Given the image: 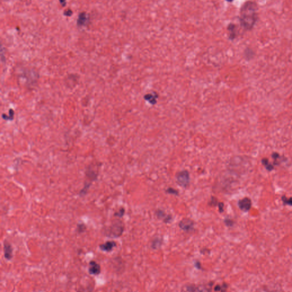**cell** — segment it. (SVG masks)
<instances>
[{"label": "cell", "mask_w": 292, "mask_h": 292, "mask_svg": "<svg viewBox=\"0 0 292 292\" xmlns=\"http://www.w3.org/2000/svg\"><path fill=\"white\" fill-rule=\"evenodd\" d=\"M219 203V202H218V201H217V200L216 199V198H215L214 197H212L211 200H210V204L211 205H213V206H216V205H217L218 206Z\"/></svg>", "instance_id": "603a6c76"}, {"label": "cell", "mask_w": 292, "mask_h": 292, "mask_svg": "<svg viewBox=\"0 0 292 292\" xmlns=\"http://www.w3.org/2000/svg\"><path fill=\"white\" fill-rule=\"evenodd\" d=\"M88 18L87 15L85 13H81L79 15L78 20H77V23L78 25H85L87 21Z\"/></svg>", "instance_id": "5bb4252c"}, {"label": "cell", "mask_w": 292, "mask_h": 292, "mask_svg": "<svg viewBox=\"0 0 292 292\" xmlns=\"http://www.w3.org/2000/svg\"><path fill=\"white\" fill-rule=\"evenodd\" d=\"M181 292H204V291L195 285L187 284L182 288Z\"/></svg>", "instance_id": "9c48e42d"}, {"label": "cell", "mask_w": 292, "mask_h": 292, "mask_svg": "<svg viewBox=\"0 0 292 292\" xmlns=\"http://www.w3.org/2000/svg\"><path fill=\"white\" fill-rule=\"evenodd\" d=\"M176 178L177 183L182 187H187L189 183V174L187 170H183L177 173Z\"/></svg>", "instance_id": "3957f363"}, {"label": "cell", "mask_w": 292, "mask_h": 292, "mask_svg": "<svg viewBox=\"0 0 292 292\" xmlns=\"http://www.w3.org/2000/svg\"><path fill=\"white\" fill-rule=\"evenodd\" d=\"M166 192H167L168 193H170V194L174 195H179V192L172 188H168L166 190Z\"/></svg>", "instance_id": "44dd1931"}, {"label": "cell", "mask_w": 292, "mask_h": 292, "mask_svg": "<svg viewBox=\"0 0 292 292\" xmlns=\"http://www.w3.org/2000/svg\"><path fill=\"white\" fill-rule=\"evenodd\" d=\"M161 245H162V240L159 238H156L152 241L151 246L153 249H157L158 247H160Z\"/></svg>", "instance_id": "2e32d148"}, {"label": "cell", "mask_w": 292, "mask_h": 292, "mask_svg": "<svg viewBox=\"0 0 292 292\" xmlns=\"http://www.w3.org/2000/svg\"><path fill=\"white\" fill-rule=\"evenodd\" d=\"M228 30L229 32V37L231 39L233 40L236 37V25L234 23H230L228 26Z\"/></svg>", "instance_id": "4fadbf2b"}, {"label": "cell", "mask_w": 292, "mask_h": 292, "mask_svg": "<svg viewBox=\"0 0 292 292\" xmlns=\"http://www.w3.org/2000/svg\"><path fill=\"white\" fill-rule=\"evenodd\" d=\"M125 226L120 220H116L105 231L106 236L111 238H117L122 235L124 232Z\"/></svg>", "instance_id": "7a4b0ae2"}, {"label": "cell", "mask_w": 292, "mask_h": 292, "mask_svg": "<svg viewBox=\"0 0 292 292\" xmlns=\"http://www.w3.org/2000/svg\"><path fill=\"white\" fill-rule=\"evenodd\" d=\"M238 206L241 210L248 212L251 208L252 201L249 198H244L239 201Z\"/></svg>", "instance_id": "8992f818"}, {"label": "cell", "mask_w": 292, "mask_h": 292, "mask_svg": "<svg viewBox=\"0 0 292 292\" xmlns=\"http://www.w3.org/2000/svg\"><path fill=\"white\" fill-rule=\"evenodd\" d=\"M195 267L198 268V269H201V264L199 262V261H196L195 262Z\"/></svg>", "instance_id": "83f0119b"}, {"label": "cell", "mask_w": 292, "mask_h": 292, "mask_svg": "<svg viewBox=\"0 0 292 292\" xmlns=\"http://www.w3.org/2000/svg\"><path fill=\"white\" fill-rule=\"evenodd\" d=\"M93 286L91 285L87 286L86 287H81L79 288L77 292H92L93 291Z\"/></svg>", "instance_id": "ac0fdd59"}, {"label": "cell", "mask_w": 292, "mask_h": 292, "mask_svg": "<svg viewBox=\"0 0 292 292\" xmlns=\"http://www.w3.org/2000/svg\"><path fill=\"white\" fill-rule=\"evenodd\" d=\"M272 158L274 160V165H279V163L277 162V159H279L280 158V155L277 153V152H273L272 154Z\"/></svg>", "instance_id": "ffe728a7"}, {"label": "cell", "mask_w": 292, "mask_h": 292, "mask_svg": "<svg viewBox=\"0 0 292 292\" xmlns=\"http://www.w3.org/2000/svg\"><path fill=\"white\" fill-rule=\"evenodd\" d=\"M179 226L184 231L190 232L194 228V222L188 218H185L180 222Z\"/></svg>", "instance_id": "277c9868"}, {"label": "cell", "mask_w": 292, "mask_h": 292, "mask_svg": "<svg viewBox=\"0 0 292 292\" xmlns=\"http://www.w3.org/2000/svg\"><path fill=\"white\" fill-rule=\"evenodd\" d=\"M224 222L227 227H232L234 225V221L229 219H225L224 220Z\"/></svg>", "instance_id": "cb8c5ba5"}, {"label": "cell", "mask_w": 292, "mask_h": 292, "mask_svg": "<svg viewBox=\"0 0 292 292\" xmlns=\"http://www.w3.org/2000/svg\"><path fill=\"white\" fill-rule=\"evenodd\" d=\"M89 273L90 274L98 276L101 273V267L95 261H91L89 262Z\"/></svg>", "instance_id": "52a82bcc"}, {"label": "cell", "mask_w": 292, "mask_h": 292, "mask_svg": "<svg viewBox=\"0 0 292 292\" xmlns=\"http://www.w3.org/2000/svg\"><path fill=\"white\" fill-rule=\"evenodd\" d=\"M281 200L284 205L292 206V197L288 198L285 196H282L281 198Z\"/></svg>", "instance_id": "e0dca14e"}, {"label": "cell", "mask_w": 292, "mask_h": 292, "mask_svg": "<svg viewBox=\"0 0 292 292\" xmlns=\"http://www.w3.org/2000/svg\"><path fill=\"white\" fill-rule=\"evenodd\" d=\"M156 216L158 219L162 220L164 222H165V223L170 222L172 220V216L166 214L163 210H156Z\"/></svg>", "instance_id": "8fae6325"}, {"label": "cell", "mask_w": 292, "mask_h": 292, "mask_svg": "<svg viewBox=\"0 0 292 292\" xmlns=\"http://www.w3.org/2000/svg\"><path fill=\"white\" fill-rule=\"evenodd\" d=\"M86 230V227L84 224L81 223V224H78L77 225V231L78 234L83 233L84 232H85Z\"/></svg>", "instance_id": "d6986e66"}, {"label": "cell", "mask_w": 292, "mask_h": 292, "mask_svg": "<svg viewBox=\"0 0 292 292\" xmlns=\"http://www.w3.org/2000/svg\"><path fill=\"white\" fill-rule=\"evenodd\" d=\"M261 163L262 165L265 167V168L268 171H272V170H274V167L273 165L270 163L269 160L267 158H264L261 160Z\"/></svg>", "instance_id": "9a60e30c"}, {"label": "cell", "mask_w": 292, "mask_h": 292, "mask_svg": "<svg viewBox=\"0 0 292 292\" xmlns=\"http://www.w3.org/2000/svg\"><path fill=\"white\" fill-rule=\"evenodd\" d=\"M258 8L255 2L247 1L241 6L240 11L239 21L243 28L250 30L258 20Z\"/></svg>", "instance_id": "6da1fadb"}, {"label": "cell", "mask_w": 292, "mask_h": 292, "mask_svg": "<svg viewBox=\"0 0 292 292\" xmlns=\"http://www.w3.org/2000/svg\"><path fill=\"white\" fill-rule=\"evenodd\" d=\"M218 207H219V209L220 212L222 213V212L224 211V204H223V203L219 202Z\"/></svg>", "instance_id": "484cf974"}, {"label": "cell", "mask_w": 292, "mask_h": 292, "mask_svg": "<svg viewBox=\"0 0 292 292\" xmlns=\"http://www.w3.org/2000/svg\"><path fill=\"white\" fill-rule=\"evenodd\" d=\"M144 99L148 101L151 104L155 105L156 103V99L158 98V94L155 92H152V93L147 94L144 95Z\"/></svg>", "instance_id": "7c38bea8"}, {"label": "cell", "mask_w": 292, "mask_h": 292, "mask_svg": "<svg viewBox=\"0 0 292 292\" xmlns=\"http://www.w3.org/2000/svg\"><path fill=\"white\" fill-rule=\"evenodd\" d=\"M117 246V243L114 241H107L105 243L99 245V248L101 250L106 252H110L113 250L114 248H115Z\"/></svg>", "instance_id": "ba28073f"}, {"label": "cell", "mask_w": 292, "mask_h": 292, "mask_svg": "<svg viewBox=\"0 0 292 292\" xmlns=\"http://www.w3.org/2000/svg\"><path fill=\"white\" fill-rule=\"evenodd\" d=\"M125 210L124 208H122L119 210V211H118L114 214V216L118 217H122L125 215Z\"/></svg>", "instance_id": "7402d4cb"}, {"label": "cell", "mask_w": 292, "mask_h": 292, "mask_svg": "<svg viewBox=\"0 0 292 292\" xmlns=\"http://www.w3.org/2000/svg\"><path fill=\"white\" fill-rule=\"evenodd\" d=\"M86 177L89 179V181H90V183L92 184V182H94L96 180L97 177H98V173L94 170L93 169L90 167H88L86 171Z\"/></svg>", "instance_id": "30bf717a"}, {"label": "cell", "mask_w": 292, "mask_h": 292, "mask_svg": "<svg viewBox=\"0 0 292 292\" xmlns=\"http://www.w3.org/2000/svg\"><path fill=\"white\" fill-rule=\"evenodd\" d=\"M228 288V285L227 284L225 283H224L222 285V287H221V290H220V292H226V290Z\"/></svg>", "instance_id": "d4e9b609"}, {"label": "cell", "mask_w": 292, "mask_h": 292, "mask_svg": "<svg viewBox=\"0 0 292 292\" xmlns=\"http://www.w3.org/2000/svg\"><path fill=\"white\" fill-rule=\"evenodd\" d=\"M72 13V11L70 9H69V10H67L64 12V14L66 15H71Z\"/></svg>", "instance_id": "4316f807"}, {"label": "cell", "mask_w": 292, "mask_h": 292, "mask_svg": "<svg viewBox=\"0 0 292 292\" xmlns=\"http://www.w3.org/2000/svg\"><path fill=\"white\" fill-rule=\"evenodd\" d=\"M4 257L7 260H11L13 257V249L12 245L6 240L4 242Z\"/></svg>", "instance_id": "5b68a950"}]
</instances>
